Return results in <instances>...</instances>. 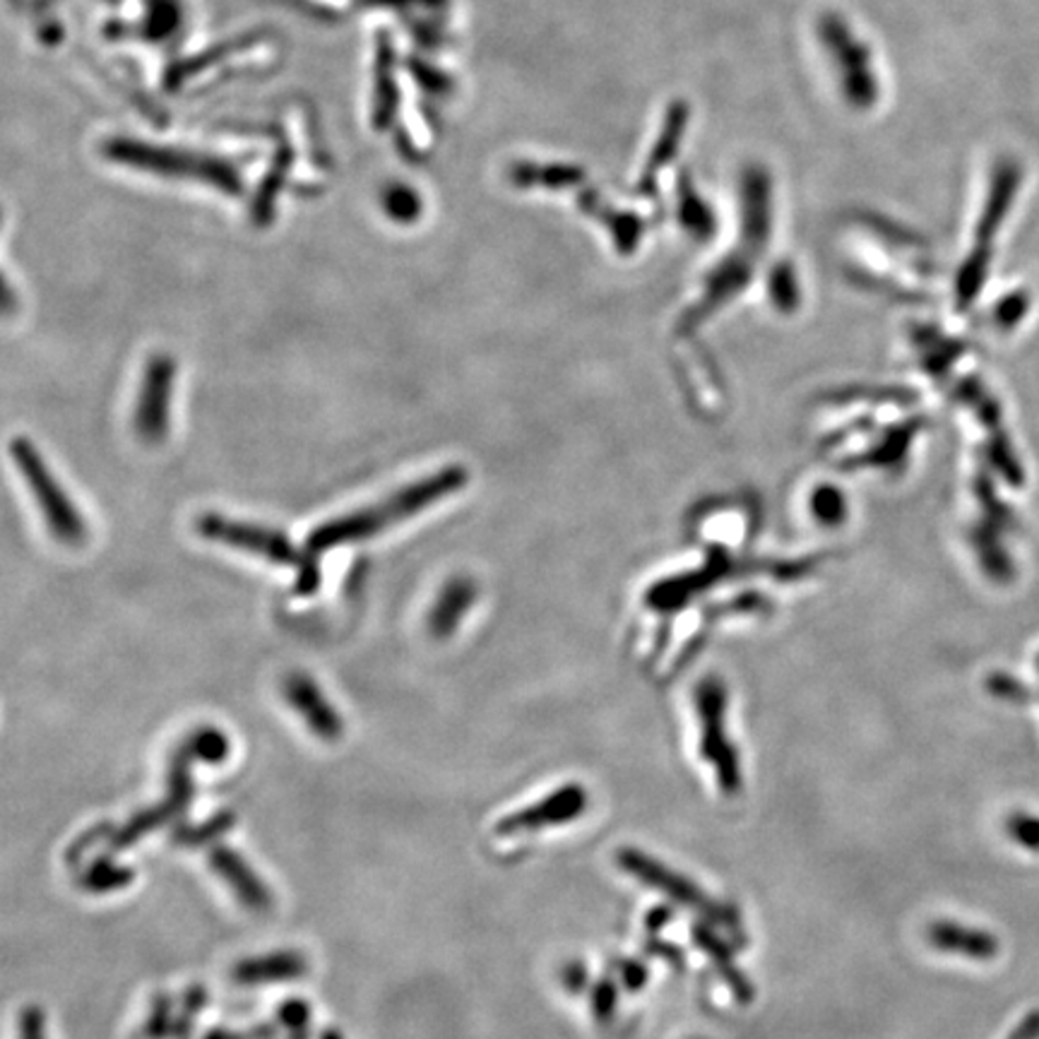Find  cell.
Instances as JSON below:
<instances>
[{
	"instance_id": "1",
	"label": "cell",
	"mask_w": 1039,
	"mask_h": 1039,
	"mask_svg": "<svg viewBox=\"0 0 1039 1039\" xmlns=\"http://www.w3.org/2000/svg\"><path fill=\"white\" fill-rule=\"evenodd\" d=\"M467 481H469L467 467L463 465L441 467L433 475L417 479L415 485L397 489L393 497H388L376 505H371V509H361L357 513L335 517V520H328V523L318 525L306 537V549L318 559L320 553L345 547V544L376 537L383 529H390L393 525L402 523V520L412 517L421 511L431 509V505H436L439 501L453 497V493L467 487Z\"/></svg>"
},
{
	"instance_id": "2",
	"label": "cell",
	"mask_w": 1039,
	"mask_h": 1039,
	"mask_svg": "<svg viewBox=\"0 0 1039 1039\" xmlns=\"http://www.w3.org/2000/svg\"><path fill=\"white\" fill-rule=\"evenodd\" d=\"M196 532L208 541L224 544L238 551H246L275 565L294 568L296 583L294 592L301 597L316 595L320 587V565L318 559L308 549H299L282 529L268 525L244 523V520L226 517L222 513H202L196 520Z\"/></svg>"
},
{
	"instance_id": "3",
	"label": "cell",
	"mask_w": 1039,
	"mask_h": 1039,
	"mask_svg": "<svg viewBox=\"0 0 1039 1039\" xmlns=\"http://www.w3.org/2000/svg\"><path fill=\"white\" fill-rule=\"evenodd\" d=\"M10 455L24 481H27L30 491L34 493L36 505L42 509L46 527L54 535V539L70 549L82 547L90 537L84 515L75 509V503L70 501L66 489L60 487V481L51 475V469H48L44 455L36 451V445L27 436H15L10 441Z\"/></svg>"
},
{
	"instance_id": "4",
	"label": "cell",
	"mask_w": 1039,
	"mask_h": 1039,
	"mask_svg": "<svg viewBox=\"0 0 1039 1039\" xmlns=\"http://www.w3.org/2000/svg\"><path fill=\"white\" fill-rule=\"evenodd\" d=\"M176 371V361L168 354H154L144 366L136 407V431L148 445H160L168 433Z\"/></svg>"
},
{
	"instance_id": "5",
	"label": "cell",
	"mask_w": 1039,
	"mask_h": 1039,
	"mask_svg": "<svg viewBox=\"0 0 1039 1039\" xmlns=\"http://www.w3.org/2000/svg\"><path fill=\"white\" fill-rule=\"evenodd\" d=\"M619 864L623 872L638 876L640 880H645L650 888H657L664 896H669L679 904L688 910H696L703 917H710L715 922H729L732 914L729 910L720 908V904L710 902L703 892H700L693 884H688L686 878L672 874L669 868H664L659 862H652L650 856L640 854L635 850H621L619 852Z\"/></svg>"
},
{
	"instance_id": "6",
	"label": "cell",
	"mask_w": 1039,
	"mask_h": 1039,
	"mask_svg": "<svg viewBox=\"0 0 1039 1039\" xmlns=\"http://www.w3.org/2000/svg\"><path fill=\"white\" fill-rule=\"evenodd\" d=\"M282 696L289 705L296 710V715L304 720L311 732L323 742H337L342 736V717L337 715L335 705L323 696L318 684L306 676L304 672H292L282 681Z\"/></svg>"
},
{
	"instance_id": "7",
	"label": "cell",
	"mask_w": 1039,
	"mask_h": 1039,
	"mask_svg": "<svg viewBox=\"0 0 1039 1039\" xmlns=\"http://www.w3.org/2000/svg\"><path fill=\"white\" fill-rule=\"evenodd\" d=\"M585 802H587V796L583 787H565L561 792L547 796L541 804L529 806L527 812L505 818L503 824H499V832L509 836V832L539 830L544 826L565 824V820H573L575 816L583 814Z\"/></svg>"
},
{
	"instance_id": "8",
	"label": "cell",
	"mask_w": 1039,
	"mask_h": 1039,
	"mask_svg": "<svg viewBox=\"0 0 1039 1039\" xmlns=\"http://www.w3.org/2000/svg\"><path fill=\"white\" fill-rule=\"evenodd\" d=\"M475 599H477V585L472 583V580L465 575H455L453 580H448V583L441 587L439 599L429 614L431 635L439 640L451 638L457 631V626L463 623L465 614L469 611V607H472Z\"/></svg>"
},
{
	"instance_id": "9",
	"label": "cell",
	"mask_w": 1039,
	"mask_h": 1039,
	"mask_svg": "<svg viewBox=\"0 0 1039 1039\" xmlns=\"http://www.w3.org/2000/svg\"><path fill=\"white\" fill-rule=\"evenodd\" d=\"M212 862H214V868H217V874H220L229 886L234 888L236 896L244 900L248 908L253 910H265L268 908V902H270V896H268V890L262 888V884L258 880V876L250 872V868L238 860V856L234 852H229V850H214L212 852Z\"/></svg>"
},
{
	"instance_id": "10",
	"label": "cell",
	"mask_w": 1039,
	"mask_h": 1039,
	"mask_svg": "<svg viewBox=\"0 0 1039 1039\" xmlns=\"http://www.w3.org/2000/svg\"><path fill=\"white\" fill-rule=\"evenodd\" d=\"M304 972L306 965L299 956H294V953H277V956L270 958L246 960L244 965H238L234 974L241 984H262L268 980H292V977Z\"/></svg>"
},
{
	"instance_id": "11",
	"label": "cell",
	"mask_w": 1039,
	"mask_h": 1039,
	"mask_svg": "<svg viewBox=\"0 0 1039 1039\" xmlns=\"http://www.w3.org/2000/svg\"><path fill=\"white\" fill-rule=\"evenodd\" d=\"M929 938H932V944L936 948L970 953V956H987V953L994 950L992 941L989 938L972 934V932H962V929L950 926V924H936L932 932H929Z\"/></svg>"
},
{
	"instance_id": "12",
	"label": "cell",
	"mask_w": 1039,
	"mask_h": 1039,
	"mask_svg": "<svg viewBox=\"0 0 1039 1039\" xmlns=\"http://www.w3.org/2000/svg\"><path fill=\"white\" fill-rule=\"evenodd\" d=\"M696 938L700 941V946H703V948L710 953V956L717 960V965H720L722 974L727 977L729 984H734V992L739 994L744 1001H746L748 996H751L754 992H751V989H748V987L744 984V977H742L739 972H736V970H734V965L729 962V950L724 948V946L720 944V941H717L715 936H710V934L705 932V929H696Z\"/></svg>"
},
{
	"instance_id": "13",
	"label": "cell",
	"mask_w": 1039,
	"mask_h": 1039,
	"mask_svg": "<svg viewBox=\"0 0 1039 1039\" xmlns=\"http://www.w3.org/2000/svg\"><path fill=\"white\" fill-rule=\"evenodd\" d=\"M20 1028H22V1039H46V1037H44V1016H42V1011H36V1008H27V1011H24V1013H22Z\"/></svg>"
},
{
	"instance_id": "14",
	"label": "cell",
	"mask_w": 1039,
	"mask_h": 1039,
	"mask_svg": "<svg viewBox=\"0 0 1039 1039\" xmlns=\"http://www.w3.org/2000/svg\"><path fill=\"white\" fill-rule=\"evenodd\" d=\"M614 1001H616V989L614 984L609 982H604L597 987V992H595V1013L602 1018H607L611 1008H614Z\"/></svg>"
}]
</instances>
